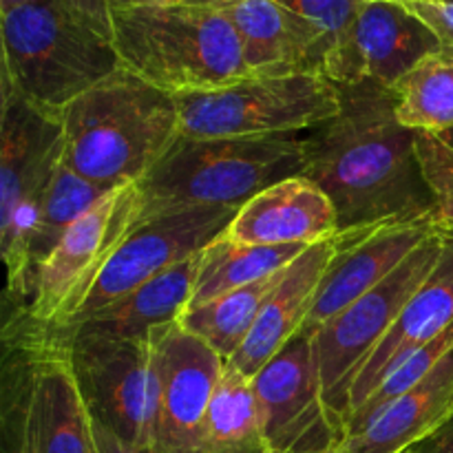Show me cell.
<instances>
[{
	"label": "cell",
	"mask_w": 453,
	"mask_h": 453,
	"mask_svg": "<svg viewBox=\"0 0 453 453\" xmlns=\"http://www.w3.org/2000/svg\"><path fill=\"white\" fill-rule=\"evenodd\" d=\"M339 115L303 137V175L330 197L341 237L380 226L429 224L434 195L416 131L396 115V91L372 80L339 84Z\"/></svg>",
	"instance_id": "obj_1"
},
{
	"label": "cell",
	"mask_w": 453,
	"mask_h": 453,
	"mask_svg": "<svg viewBox=\"0 0 453 453\" xmlns=\"http://www.w3.org/2000/svg\"><path fill=\"white\" fill-rule=\"evenodd\" d=\"M0 93L58 115L122 69L109 0H27L0 16Z\"/></svg>",
	"instance_id": "obj_2"
},
{
	"label": "cell",
	"mask_w": 453,
	"mask_h": 453,
	"mask_svg": "<svg viewBox=\"0 0 453 453\" xmlns=\"http://www.w3.org/2000/svg\"><path fill=\"white\" fill-rule=\"evenodd\" d=\"M65 164L106 190L140 184L180 140L177 97L122 66L60 113Z\"/></svg>",
	"instance_id": "obj_3"
},
{
	"label": "cell",
	"mask_w": 453,
	"mask_h": 453,
	"mask_svg": "<svg viewBox=\"0 0 453 453\" xmlns=\"http://www.w3.org/2000/svg\"><path fill=\"white\" fill-rule=\"evenodd\" d=\"M0 432L4 453H96L69 349L25 308L4 317Z\"/></svg>",
	"instance_id": "obj_4"
},
{
	"label": "cell",
	"mask_w": 453,
	"mask_h": 453,
	"mask_svg": "<svg viewBox=\"0 0 453 453\" xmlns=\"http://www.w3.org/2000/svg\"><path fill=\"white\" fill-rule=\"evenodd\" d=\"M113 34L124 69L175 97L250 78L237 31L219 9L184 3L113 9Z\"/></svg>",
	"instance_id": "obj_5"
},
{
	"label": "cell",
	"mask_w": 453,
	"mask_h": 453,
	"mask_svg": "<svg viewBox=\"0 0 453 453\" xmlns=\"http://www.w3.org/2000/svg\"><path fill=\"white\" fill-rule=\"evenodd\" d=\"M301 135L193 140L181 137L140 181L144 219L184 208H242L288 177L303 175Z\"/></svg>",
	"instance_id": "obj_6"
},
{
	"label": "cell",
	"mask_w": 453,
	"mask_h": 453,
	"mask_svg": "<svg viewBox=\"0 0 453 453\" xmlns=\"http://www.w3.org/2000/svg\"><path fill=\"white\" fill-rule=\"evenodd\" d=\"M65 162L58 113L3 93L0 118V252L7 270V303L25 308L31 296L29 252L44 193Z\"/></svg>",
	"instance_id": "obj_7"
},
{
	"label": "cell",
	"mask_w": 453,
	"mask_h": 453,
	"mask_svg": "<svg viewBox=\"0 0 453 453\" xmlns=\"http://www.w3.org/2000/svg\"><path fill=\"white\" fill-rule=\"evenodd\" d=\"M180 133L193 140L310 133L339 115V84L323 75H250L177 97Z\"/></svg>",
	"instance_id": "obj_8"
},
{
	"label": "cell",
	"mask_w": 453,
	"mask_h": 453,
	"mask_svg": "<svg viewBox=\"0 0 453 453\" xmlns=\"http://www.w3.org/2000/svg\"><path fill=\"white\" fill-rule=\"evenodd\" d=\"M445 242L442 233L429 234L380 286L354 301L312 334L323 398L343 436L348 434L349 401L358 374L392 330L411 295L436 268Z\"/></svg>",
	"instance_id": "obj_9"
},
{
	"label": "cell",
	"mask_w": 453,
	"mask_h": 453,
	"mask_svg": "<svg viewBox=\"0 0 453 453\" xmlns=\"http://www.w3.org/2000/svg\"><path fill=\"white\" fill-rule=\"evenodd\" d=\"M144 221V193L127 184L106 193L62 237L35 273L25 312L47 327H65L128 234Z\"/></svg>",
	"instance_id": "obj_10"
},
{
	"label": "cell",
	"mask_w": 453,
	"mask_h": 453,
	"mask_svg": "<svg viewBox=\"0 0 453 453\" xmlns=\"http://www.w3.org/2000/svg\"><path fill=\"white\" fill-rule=\"evenodd\" d=\"M150 343V449L202 453L203 420L226 361L211 345L184 330L181 323L155 330Z\"/></svg>",
	"instance_id": "obj_11"
},
{
	"label": "cell",
	"mask_w": 453,
	"mask_h": 453,
	"mask_svg": "<svg viewBox=\"0 0 453 453\" xmlns=\"http://www.w3.org/2000/svg\"><path fill=\"white\" fill-rule=\"evenodd\" d=\"M51 332L69 349L71 367L91 418L127 445L150 447V339L119 341Z\"/></svg>",
	"instance_id": "obj_12"
},
{
	"label": "cell",
	"mask_w": 453,
	"mask_h": 453,
	"mask_svg": "<svg viewBox=\"0 0 453 453\" xmlns=\"http://www.w3.org/2000/svg\"><path fill=\"white\" fill-rule=\"evenodd\" d=\"M239 208H184L142 221L118 248L75 317L65 327L84 321L106 305L124 299L144 283L193 259L226 233Z\"/></svg>",
	"instance_id": "obj_13"
},
{
	"label": "cell",
	"mask_w": 453,
	"mask_h": 453,
	"mask_svg": "<svg viewBox=\"0 0 453 453\" xmlns=\"http://www.w3.org/2000/svg\"><path fill=\"white\" fill-rule=\"evenodd\" d=\"M259 403L264 453H319L343 445L327 411L312 336L296 334L252 376Z\"/></svg>",
	"instance_id": "obj_14"
},
{
	"label": "cell",
	"mask_w": 453,
	"mask_h": 453,
	"mask_svg": "<svg viewBox=\"0 0 453 453\" xmlns=\"http://www.w3.org/2000/svg\"><path fill=\"white\" fill-rule=\"evenodd\" d=\"M429 224L380 226L358 237H341L339 250L327 265L299 334L312 336L330 319L385 281L429 234Z\"/></svg>",
	"instance_id": "obj_15"
},
{
	"label": "cell",
	"mask_w": 453,
	"mask_h": 453,
	"mask_svg": "<svg viewBox=\"0 0 453 453\" xmlns=\"http://www.w3.org/2000/svg\"><path fill=\"white\" fill-rule=\"evenodd\" d=\"M221 12L233 22L250 75H323L330 40L277 0H237Z\"/></svg>",
	"instance_id": "obj_16"
},
{
	"label": "cell",
	"mask_w": 453,
	"mask_h": 453,
	"mask_svg": "<svg viewBox=\"0 0 453 453\" xmlns=\"http://www.w3.org/2000/svg\"><path fill=\"white\" fill-rule=\"evenodd\" d=\"M442 47L432 29L401 0H365L354 22L343 82L372 80L396 88L429 53Z\"/></svg>",
	"instance_id": "obj_17"
},
{
	"label": "cell",
	"mask_w": 453,
	"mask_h": 453,
	"mask_svg": "<svg viewBox=\"0 0 453 453\" xmlns=\"http://www.w3.org/2000/svg\"><path fill=\"white\" fill-rule=\"evenodd\" d=\"M224 234L246 246L310 248L339 234V217L312 180L295 175L243 203Z\"/></svg>",
	"instance_id": "obj_18"
},
{
	"label": "cell",
	"mask_w": 453,
	"mask_h": 453,
	"mask_svg": "<svg viewBox=\"0 0 453 453\" xmlns=\"http://www.w3.org/2000/svg\"><path fill=\"white\" fill-rule=\"evenodd\" d=\"M336 250H339V234L310 246L283 270L281 279L261 308L246 343L228 361L230 365L252 379L270 358L277 357L299 334L314 303L319 283L334 259Z\"/></svg>",
	"instance_id": "obj_19"
},
{
	"label": "cell",
	"mask_w": 453,
	"mask_h": 453,
	"mask_svg": "<svg viewBox=\"0 0 453 453\" xmlns=\"http://www.w3.org/2000/svg\"><path fill=\"white\" fill-rule=\"evenodd\" d=\"M453 323V239L447 237L445 250L438 259L436 268L420 283L418 290L411 295L405 308L398 314L396 323L383 343L376 348L370 361L358 374L349 401V418L363 403L376 392L385 376L411 352L423 348L427 341L436 339ZM349 423V420H348Z\"/></svg>",
	"instance_id": "obj_20"
},
{
	"label": "cell",
	"mask_w": 453,
	"mask_h": 453,
	"mask_svg": "<svg viewBox=\"0 0 453 453\" xmlns=\"http://www.w3.org/2000/svg\"><path fill=\"white\" fill-rule=\"evenodd\" d=\"M453 418V349L420 383L380 407L357 434L345 438V453H401L418 447Z\"/></svg>",
	"instance_id": "obj_21"
},
{
	"label": "cell",
	"mask_w": 453,
	"mask_h": 453,
	"mask_svg": "<svg viewBox=\"0 0 453 453\" xmlns=\"http://www.w3.org/2000/svg\"><path fill=\"white\" fill-rule=\"evenodd\" d=\"M199 255L153 281L144 283L124 299L106 305L100 312L69 327H51L62 334L104 336L119 341H149L155 330L180 323L193 301Z\"/></svg>",
	"instance_id": "obj_22"
},
{
	"label": "cell",
	"mask_w": 453,
	"mask_h": 453,
	"mask_svg": "<svg viewBox=\"0 0 453 453\" xmlns=\"http://www.w3.org/2000/svg\"><path fill=\"white\" fill-rule=\"evenodd\" d=\"M305 250V246H246L221 234L199 252L190 308L273 277Z\"/></svg>",
	"instance_id": "obj_23"
},
{
	"label": "cell",
	"mask_w": 453,
	"mask_h": 453,
	"mask_svg": "<svg viewBox=\"0 0 453 453\" xmlns=\"http://www.w3.org/2000/svg\"><path fill=\"white\" fill-rule=\"evenodd\" d=\"M202 453H264V429L252 379L230 363H226L206 411Z\"/></svg>",
	"instance_id": "obj_24"
},
{
	"label": "cell",
	"mask_w": 453,
	"mask_h": 453,
	"mask_svg": "<svg viewBox=\"0 0 453 453\" xmlns=\"http://www.w3.org/2000/svg\"><path fill=\"white\" fill-rule=\"evenodd\" d=\"M281 273L217 296L206 303L193 305L180 319L181 327L211 345L228 363L246 343L248 334L259 319L261 308L281 279Z\"/></svg>",
	"instance_id": "obj_25"
},
{
	"label": "cell",
	"mask_w": 453,
	"mask_h": 453,
	"mask_svg": "<svg viewBox=\"0 0 453 453\" xmlns=\"http://www.w3.org/2000/svg\"><path fill=\"white\" fill-rule=\"evenodd\" d=\"M394 91L403 127L434 135L453 131V47L429 53Z\"/></svg>",
	"instance_id": "obj_26"
},
{
	"label": "cell",
	"mask_w": 453,
	"mask_h": 453,
	"mask_svg": "<svg viewBox=\"0 0 453 453\" xmlns=\"http://www.w3.org/2000/svg\"><path fill=\"white\" fill-rule=\"evenodd\" d=\"M111 190L84 180L82 175L66 166L65 162L53 175L47 193H44L42 206H40L38 221H35L34 234L27 252V268H29L31 290H34V279L40 265L47 261V257L56 250L58 243L66 234V230L88 211L96 206L102 197ZM31 299V296H29Z\"/></svg>",
	"instance_id": "obj_27"
},
{
	"label": "cell",
	"mask_w": 453,
	"mask_h": 453,
	"mask_svg": "<svg viewBox=\"0 0 453 453\" xmlns=\"http://www.w3.org/2000/svg\"><path fill=\"white\" fill-rule=\"evenodd\" d=\"M451 349H453V323L445 332H441L436 339L427 341L423 348L411 352L405 361L398 363V365L385 376L383 383H380L379 388H376V392L363 403L361 410L352 414V418H349L348 423V434H345V438H348L349 434H357L358 429H361L363 425H365L367 420L380 410V407H385L389 401H394V398L401 396L403 392H407V389L414 388L416 383H420V380H423L425 376H427L429 372H432L434 367H436L438 363L451 352Z\"/></svg>",
	"instance_id": "obj_28"
},
{
	"label": "cell",
	"mask_w": 453,
	"mask_h": 453,
	"mask_svg": "<svg viewBox=\"0 0 453 453\" xmlns=\"http://www.w3.org/2000/svg\"><path fill=\"white\" fill-rule=\"evenodd\" d=\"M299 16L323 29L330 40V62H327V80L334 84L343 82L345 58H348L349 38L354 22L365 0H277Z\"/></svg>",
	"instance_id": "obj_29"
},
{
	"label": "cell",
	"mask_w": 453,
	"mask_h": 453,
	"mask_svg": "<svg viewBox=\"0 0 453 453\" xmlns=\"http://www.w3.org/2000/svg\"><path fill=\"white\" fill-rule=\"evenodd\" d=\"M416 149L434 195L429 224L453 239V149L441 135L423 131H416Z\"/></svg>",
	"instance_id": "obj_30"
},
{
	"label": "cell",
	"mask_w": 453,
	"mask_h": 453,
	"mask_svg": "<svg viewBox=\"0 0 453 453\" xmlns=\"http://www.w3.org/2000/svg\"><path fill=\"white\" fill-rule=\"evenodd\" d=\"M407 7L436 34L442 47H453V0H411Z\"/></svg>",
	"instance_id": "obj_31"
},
{
	"label": "cell",
	"mask_w": 453,
	"mask_h": 453,
	"mask_svg": "<svg viewBox=\"0 0 453 453\" xmlns=\"http://www.w3.org/2000/svg\"><path fill=\"white\" fill-rule=\"evenodd\" d=\"M93 441H96V453H155L150 447L127 445L97 420H93Z\"/></svg>",
	"instance_id": "obj_32"
},
{
	"label": "cell",
	"mask_w": 453,
	"mask_h": 453,
	"mask_svg": "<svg viewBox=\"0 0 453 453\" xmlns=\"http://www.w3.org/2000/svg\"><path fill=\"white\" fill-rule=\"evenodd\" d=\"M418 453H453V418L447 420L436 434L420 442Z\"/></svg>",
	"instance_id": "obj_33"
},
{
	"label": "cell",
	"mask_w": 453,
	"mask_h": 453,
	"mask_svg": "<svg viewBox=\"0 0 453 453\" xmlns=\"http://www.w3.org/2000/svg\"><path fill=\"white\" fill-rule=\"evenodd\" d=\"M181 0H109L111 9H131V7H146V4H175Z\"/></svg>",
	"instance_id": "obj_34"
},
{
	"label": "cell",
	"mask_w": 453,
	"mask_h": 453,
	"mask_svg": "<svg viewBox=\"0 0 453 453\" xmlns=\"http://www.w3.org/2000/svg\"><path fill=\"white\" fill-rule=\"evenodd\" d=\"M184 4H193V7H206V9H226L228 4L237 3V0H181Z\"/></svg>",
	"instance_id": "obj_35"
},
{
	"label": "cell",
	"mask_w": 453,
	"mask_h": 453,
	"mask_svg": "<svg viewBox=\"0 0 453 453\" xmlns=\"http://www.w3.org/2000/svg\"><path fill=\"white\" fill-rule=\"evenodd\" d=\"M25 3L27 0H0V16H3V13L13 12V9L20 7V4H25Z\"/></svg>",
	"instance_id": "obj_36"
},
{
	"label": "cell",
	"mask_w": 453,
	"mask_h": 453,
	"mask_svg": "<svg viewBox=\"0 0 453 453\" xmlns=\"http://www.w3.org/2000/svg\"><path fill=\"white\" fill-rule=\"evenodd\" d=\"M442 137V140H445L447 142V144H449L451 146V149H453V131H449V133H445V135H441Z\"/></svg>",
	"instance_id": "obj_37"
},
{
	"label": "cell",
	"mask_w": 453,
	"mask_h": 453,
	"mask_svg": "<svg viewBox=\"0 0 453 453\" xmlns=\"http://www.w3.org/2000/svg\"><path fill=\"white\" fill-rule=\"evenodd\" d=\"M319 453H345L343 447H336V449H330V451H319Z\"/></svg>",
	"instance_id": "obj_38"
},
{
	"label": "cell",
	"mask_w": 453,
	"mask_h": 453,
	"mask_svg": "<svg viewBox=\"0 0 453 453\" xmlns=\"http://www.w3.org/2000/svg\"><path fill=\"white\" fill-rule=\"evenodd\" d=\"M401 453H418V449H416V447H411V449H405V451H401Z\"/></svg>",
	"instance_id": "obj_39"
},
{
	"label": "cell",
	"mask_w": 453,
	"mask_h": 453,
	"mask_svg": "<svg viewBox=\"0 0 453 453\" xmlns=\"http://www.w3.org/2000/svg\"><path fill=\"white\" fill-rule=\"evenodd\" d=\"M401 3H410V0H401Z\"/></svg>",
	"instance_id": "obj_40"
},
{
	"label": "cell",
	"mask_w": 453,
	"mask_h": 453,
	"mask_svg": "<svg viewBox=\"0 0 453 453\" xmlns=\"http://www.w3.org/2000/svg\"><path fill=\"white\" fill-rule=\"evenodd\" d=\"M410 3H411V0H410Z\"/></svg>",
	"instance_id": "obj_41"
}]
</instances>
